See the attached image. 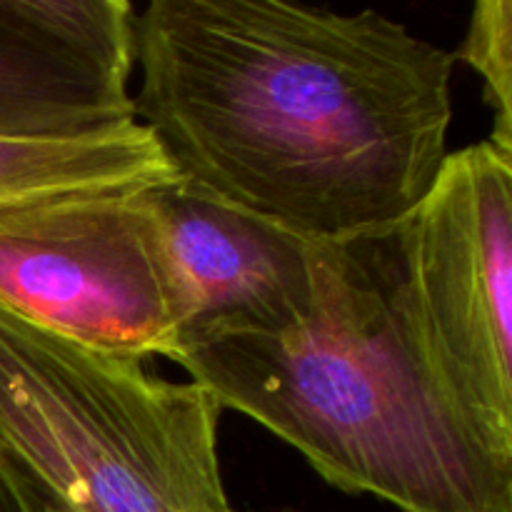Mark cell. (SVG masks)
<instances>
[{"label": "cell", "instance_id": "cell-1", "mask_svg": "<svg viewBox=\"0 0 512 512\" xmlns=\"http://www.w3.org/2000/svg\"><path fill=\"white\" fill-rule=\"evenodd\" d=\"M135 60L178 178L313 243L395 230L448 158L453 53L378 10L153 0Z\"/></svg>", "mask_w": 512, "mask_h": 512}, {"label": "cell", "instance_id": "cell-10", "mask_svg": "<svg viewBox=\"0 0 512 512\" xmlns=\"http://www.w3.org/2000/svg\"><path fill=\"white\" fill-rule=\"evenodd\" d=\"M38 500L0 458V512H38Z\"/></svg>", "mask_w": 512, "mask_h": 512}, {"label": "cell", "instance_id": "cell-4", "mask_svg": "<svg viewBox=\"0 0 512 512\" xmlns=\"http://www.w3.org/2000/svg\"><path fill=\"white\" fill-rule=\"evenodd\" d=\"M383 240L435 378L512 463V158L490 140L448 153Z\"/></svg>", "mask_w": 512, "mask_h": 512}, {"label": "cell", "instance_id": "cell-11", "mask_svg": "<svg viewBox=\"0 0 512 512\" xmlns=\"http://www.w3.org/2000/svg\"><path fill=\"white\" fill-rule=\"evenodd\" d=\"M38 512H73V510H68V508H63V505H58V503H50V500H38Z\"/></svg>", "mask_w": 512, "mask_h": 512}, {"label": "cell", "instance_id": "cell-2", "mask_svg": "<svg viewBox=\"0 0 512 512\" xmlns=\"http://www.w3.org/2000/svg\"><path fill=\"white\" fill-rule=\"evenodd\" d=\"M170 360L220 408L268 428L345 493L375 495L400 512H512V463L435 378L383 235L348 245L305 328L205 335Z\"/></svg>", "mask_w": 512, "mask_h": 512}, {"label": "cell", "instance_id": "cell-8", "mask_svg": "<svg viewBox=\"0 0 512 512\" xmlns=\"http://www.w3.org/2000/svg\"><path fill=\"white\" fill-rule=\"evenodd\" d=\"M178 180L143 123L73 138H0V210L135 195Z\"/></svg>", "mask_w": 512, "mask_h": 512}, {"label": "cell", "instance_id": "cell-6", "mask_svg": "<svg viewBox=\"0 0 512 512\" xmlns=\"http://www.w3.org/2000/svg\"><path fill=\"white\" fill-rule=\"evenodd\" d=\"M148 195L190 303L180 345L205 335H288L313 323L348 245L298 238L180 178Z\"/></svg>", "mask_w": 512, "mask_h": 512}, {"label": "cell", "instance_id": "cell-5", "mask_svg": "<svg viewBox=\"0 0 512 512\" xmlns=\"http://www.w3.org/2000/svg\"><path fill=\"white\" fill-rule=\"evenodd\" d=\"M148 193L0 210V305L90 348L173 358L190 303Z\"/></svg>", "mask_w": 512, "mask_h": 512}, {"label": "cell", "instance_id": "cell-7", "mask_svg": "<svg viewBox=\"0 0 512 512\" xmlns=\"http://www.w3.org/2000/svg\"><path fill=\"white\" fill-rule=\"evenodd\" d=\"M128 0H0V138H73L135 123Z\"/></svg>", "mask_w": 512, "mask_h": 512}, {"label": "cell", "instance_id": "cell-3", "mask_svg": "<svg viewBox=\"0 0 512 512\" xmlns=\"http://www.w3.org/2000/svg\"><path fill=\"white\" fill-rule=\"evenodd\" d=\"M218 400L0 305V458L73 512H235Z\"/></svg>", "mask_w": 512, "mask_h": 512}, {"label": "cell", "instance_id": "cell-9", "mask_svg": "<svg viewBox=\"0 0 512 512\" xmlns=\"http://www.w3.org/2000/svg\"><path fill=\"white\" fill-rule=\"evenodd\" d=\"M455 60H463L483 78L485 103L493 108L495 150L512 158V3L480 0L470 15L468 33Z\"/></svg>", "mask_w": 512, "mask_h": 512}]
</instances>
